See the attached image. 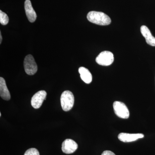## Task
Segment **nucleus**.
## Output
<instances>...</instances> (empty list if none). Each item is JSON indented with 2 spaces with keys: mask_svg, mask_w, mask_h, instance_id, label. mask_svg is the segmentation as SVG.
Here are the masks:
<instances>
[{
  "mask_svg": "<svg viewBox=\"0 0 155 155\" xmlns=\"http://www.w3.org/2000/svg\"><path fill=\"white\" fill-rule=\"evenodd\" d=\"M89 21L101 25H107L110 24L111 20L110 17L103 12L92 11L89 12L87 15Z\"/></svg>",
  "mask_w": 155,
  "mask_h": 155,
  "instance_id": "obj_1",
  "label": "nucleus"
},
{
  "mask_svg": "<svg viewBox=\"0 0 155 155\" xmlns=\"http://www.w3.org/2000/svg\"><path fill=\"white\" fill-rule=\"evenodd\" d=\"M61 107L64 111H69L72 109L74 104V97L72 92L65 91L61 96Z\"/></svg>",
  "mask_w": 155,
  "mask_h": 155,
  "instance_id": "obj_2",
  "label": "nucleus"
},
{
  "mask_svg": "<svg viewBox=\"0 0 155 155\" xmlns=\"http://www.w3.org/2000/svg\"><path fill=\"white\" fill-rule=\"evenodd\" d=\"M96 61L98 64L102 66H110L114 62V54L109 51H104L100 53L97 57Z\"/></svg>",
  "mask_w": 155,
  "mask_h": 155,
  "instance_id": "obj_3",
  "label": "nucleus"
},
{
  "mask_svg": "<svg viewBox=\"0 0 155 155\" xmlns=\"http://www.w3.org/2000/svg\"><path fill=\"white\" fill-rule=\"evenodd\" d=\"M24 67L25 72L28 75H33L38 70V67L33 56L28 54L24 61Z\"/></svg>",
  "mask_w": 155,
  "mask_h": 155,
  "instance_id": "obj_4",
  "label": "nucleus"
},
{
  "mask_svg": "<svg viewBox=\"0 0 155 155\" xmlns=\"http://www.w3.org/2000/svg\"><path fill=\"white\" fill-rule=\"evenodd\" d=\"M113 106L115 114L118 117L124 119L129 118L130 115L129 110L125 104L120 101H115Z\"/></svg>",
  "mask_w": 155,
  "mask_h": 155,
  "instance_id": "obj_5",
  "label": "nucleus"
},
{
  "mask_svg": "<svg viewBox=\"0 0 155 155\" xmlns=\"http://www.w3.org/2000/svg\"><path fill=\"white\" fill-rule=\"evenodd\" d=\"M47 92L45 91H39L34 95L31 100V104L35 109H38L41 107L44 100L46 99Z\"/></svg>",
  "mask_w": 155,
  "mask_h": 155,
  "instance_id": "obj_6",
  "label": "nucleus"
},
{
  "mask_svg": "<svg viewBox=\"0 0 155 155\" xmlns=\"http://www.w3.org/2000/svg\"><path fill=\"white\" fill-rule=\"evenodd\" d=\"M78 147L77 143L70 139L65 140L62 145V150L65 153L71 154L75 152Z\"/></svg>",
  "mask_w": 155,
  "mask_h": 155,
  "instance_id": "obj_7",
  "label": "nucleus"
},
{
  "mask_svg": "<svg viewBox=\"0 0 155 155\" xmlns=\"http://www.w3.org/2000/svg\"><path fill=\"white\" fill-rule=\"evenodd\" d=\"M144 135L142 134H128L121 133L118 135V138L123 142H130L135 141L139 139L142 138Z\"/></svg>",
  "mask_w": 155,
  "mask_h": 155,
  "instance_id": "obj_8",
  "label": "nucleus"
},
{
  "mask_svg": "<svg viewBox=\"0 0 155 155\" xmlns=\"http://www.w3.org/2000/svg\"><path fill=\"white\" fill-rule=\"evenodd\" d=\"M25 14L28 20L31 22H33L37 18V15L34 11L30 0H26L25 2Z\"/></svg>",
  "mask_w": 155,
  "mask_h": 155,
  "instance_id": "obj_9",
  "label": "nucleus"
},
{
  "mask_svg": "<svg viewBox=\"0 0 155 155\" xmlns=\"http://www.w3.org/2000/svg\"><path fill=\"white\" fill-rule=\"evenodd\" d=\"M140 31L145 38L147 43L152 46H155V38L153 36L148 28L145 25H142L140 28Z\"/></svg>",
  "mask_w": 155,
  "mask_h": 155,
  "instance_id": "obj_10",
  "label": "nucleus"
},
{
  "mask_svg": "<svg viewBox=\"0 0 155 155\" xmlns=\"http://www.w3.org/2000/svg\"><path fill=\"white\" fill-rule=\"evenodd\" d=\"M0 96L6 101H9L11 99V94L6 85L5 81L2 77L0 78Z\"/></svg>",
  "mask_w": 155,
  "mask_h": 155,
  "instance_id": "obj_11",
  "label": "nucleus"
},
{
  "mask_svg": "<svg viewBox=\"0 0 155 155\" xmlns=\"http://www.w3.org/2000/svg\"><path fill=\"white\" fill-rule=\"evenodd\" d=\"M81 79L86 84L91 83L92 76L88 69L84 67H81L78 69Z\"/></svg>",
  "mask_w": 155,
  "mask_h": 155,
  "instance_id": "obj_12",
  "label": "nucleus"
},
{
  "mask_svg": "<svg viewBox=\"0 0 155 155\" xmlns=\"http://www.w3.org/2000/svg\"><path fill=\"white\" fill-rule=\"evenodd\" d=\"M9 22V17L7 14L0 11V22L3 25H6Z\"/></svg>",
  "mask_w": 155,
  "mask_h": 155,
  "instance_id": "obj_13",
  "label": "nucleus"
},
{
  "mask_svg": "<svg viewBox=\"0 0 155 155\" xmlns=\"http://www.w3.org/2000/svg\"><path fill=\"white\" fill-rule=\"evenodd\" d=\"M24 155H40V154L37 149L33 148L26 151Z\"/></svg>",
  "mask_w": 155,
  "mask_h": 155,
  "instance_id": "obj_14",
  "label": "nucleus"
},
{
  "mask_svg": "<svg viewBox=\"0 0 155 155\" xmlns=\"http://www.w3.org/2000/svg\"><path fill=\"white\" fill-rule=\"evenodd\" d=\"M101 155H116L113 153V152L109 150H106L104 151L103 152Z\"/></svg>",
  "mask_w": 155,
  "mask_h": 155,
  "instance_id": "obj_15",
  "label": "nucleus"
},
{
  "mask_svg": "<svg viewBox=\"0 0 155 155\" xmlns=\"http://www.w3.org/2000/svg\"><path fill=\"white\" fill-rule=\"evenodd\" d=\"M0 38H1V40H0V43H1V44L2 43V34L0 33Z\"/></svg>",
  "mask_w": 155,
  "mask_h": 155,
  "instance_id": "obj_16",
  "label": "nucleus"
},
{
  "mask_svg": "<svg viewBox=\"0 0 155 155\" xmlns=\"http://www.w3.org/2000/svg\"><path fill=\"white\" fill-rule=\"evenodd\" d=\"M2 116V114H1V113H0V116Z\"/></svg>",
  "mask_w": 155,
  "mask_h": 155,
  "instance_id": "obj_17",
  "label": "nucleus"
}]
</instances>
